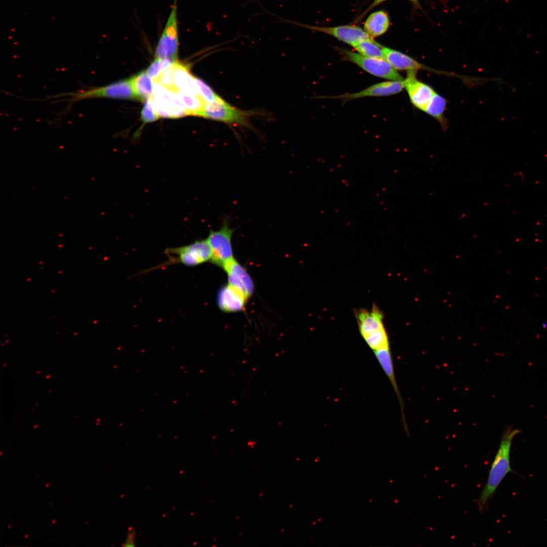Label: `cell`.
Masks as SVG:
<instances>
[{"mask_svg": "<svg viewBox=\"0 0 547 547\" xmlns=\"http://www.w3.org/2000/svg\"><path fill=\"white\" fill-rule=\"evenodd\" d=\"M175 92L183 104L188 115L202 116L206 103L200 95L183 91Z\"/></svg>", "mask_w": 547, "mask_h": 547, "instance_id": "obj_18", "label": "cell"}, {"mask_svg": "<svg viewBox=\"0 0 547 547\" xmlns=\"http://www.w3.org/2000/svg\"><path fill=\"white\" fill-rule=\"evenodd\" d=\"M195 80L199 88V94L206 103L224 100L203 80L196 76Z\"/></svg>", "mask_w": 547, "mask_h": 547, "instance_id": "obj_24", "label": "cell"}, {"mask_svg": "<svg viewBox=\"0 0 547 547\" xmlns=\"http://www.w3.org/2000/svg\"><path fill=\"white\" fill-rule=\"evenodd\" d=\"M404 88L403 81H389L371 85L354 93H346L332 98L350 100L367 97H380L397 94Z\"/></svg>", "mask_w": 547, "mask_h": 547, "instance_id": "obj_12", "label": "cell"}, {"mask_svg": "<svg viewBox=\"0 0 547 547\" xmlns=\"http://www.w3.org/2000/svg\"><path fill=\"white\" fill-rule=\"evenodd\" d=\"M151 100L159 117L176 119L188 115L176 93L166 88L158 81H153Z\"/></svg>", "mask_w": 547, "mask_h": 547, "instance_id": "obj_6", "label": "cell"}, {"mask_svg": "<svg viewBox=\"0 0 547 547\" xmlns=\"http://www.w3.org/2000/svg\"><path fill=\"white\" fill-rule=\"evenodd\" d=\"M71 101L96 98L132 99L138 100L134 90L133 77L116 82L104 86L93 88L69 94Z\"/></svg>", "mask_w": 547, "mask_h": 547, "instance_id": "obj_5", "label": "cell"}, {"mask_svg": "<svg viewBox=\"0 0 547 547\" xmlns=\"http://www.w3.org/2000/svg\"><path fill=\"white\" fill-rule=\"evenodd\" d=\"M165 253L169 259L162 266L176 263L194 266L210 261L212 257L211 247L207 239L181 247L167 248Z\"/></svg>", "mask_w": 547, "mask_h": 547, "instance_id": "obj_2", "label": "cell"}, {"mask_svg": "<svg viewBox=\"0 0 547 547\" xmlns=\"http://www.w3.org/2000/svg\"><path fill=\"white\" fill-rule=\"evenodd\" d=\"M234 230L235 229L230 227L228 219L226 218L219 229L210 230L206 239L212 251L210 261L222 269L235 259L231 244Z\"/></svg>", "mask_w": 547, "mask_h": 547, "instance_id": "obj_3", "label": "cell"}, {"mask_svg": "<svg viewBox=\"0 0 547 547\" xmlns=\"http://www.w3.org/2000/svg\"><path fill=\"white\" fill-rule=\"evenodd\" d=\"M356 316L360 332L363 338L384 328L383 324V314L375 304H373L370 310L366 309L357 310Z\"/></svg>", "mask_w": 547, "mask_h": 547, "instance_id": "obj_13", "label": "cell"}, {"mask_svg": "<svg viewBox=\"0 0 547 547\" xmlns=\"http://www.w3.org/2000/svg\"><path fill=\"white\" fill-rule=\"evenodd\" d=\"M9 341L10 340L9 338H6L1 341V344L2 345H4L7 344Z\"/></svg>", "mask_w": 547, "mask_h": 547, "instance_id": "obj_29", "label": "cell"}, {"mask_svg": "<svg viewBox=\"0 0 547 547\" xmlns=\"http://www.w3.org/2000/svg\"><path fill=\"white\" fill-rule=\"evenodd\" d=\"M520 432L519 429L509 427L504 430L502 435L498 449L491 465L487 482L479 497L475 500L479 511L481 513L487 509L490 499L492 498L506 475L509 473H515L510 464L511 449L513 439Z\"/></svg>", "mask_w": 547, "mask_h": 547, "instance_id": "obj_1", "label": "cell"}, {"mask_svg": "<svg viewBox=\"0 0 547 547\" xmlns=\"http://www.w3.org/2000/svg\"><path fill=\"white\" fill-rule=\"evenodd\" d=\"M446 106L445 99L436 93L424 111L439 121H442Z\"/></svg>", "mask_w": 547, "mask_h": 547, "instance_id": "obj_22", "label": "cell"}, {"mask_svg": "<svg viewBox=\"0 0 547 547\" xmlns=\"http://www.w3.org/2000/svg\"><path fill=\"white\" fill-rule=\"evenodd\" d=\"M178 61L166 69L156 81L172 92H175L174 84V74Z\"/></svg>", "mask_w": 547, "mask_h": 547, "instance_id": "obj_25", "label": "cell"}, {"mask_svg": "<svg viewBox=\"0 0 547 547\" xmlns=\"http://www.w3.org/2000/svg\"><path fill=\"white\" fill-rule=\"evenodd\" d=\"M389 25L387 14L379 11L371 14L364 24V30L371 38L378 37L384 33Z\"/></svg>", "mask_w": 547, "mask_h": 547, "instance_id": "obj_17", "label": "cell"}, {"mask_svg": "<svg viewBox=\"0 0 547 547\" xmlns=\"http://www.w3.org/2000/svg\"><path fill=\"white\" fill-rule=\"evenodd\" d=\"M408 1H410V2L413 3L414 5H416L417 6H419V4H418V2L417 0H408Z\"/></svg>", "mask_w": 547, "mask_h": 547, "instance_id": "obj_30", "label": "cell"}, {"mask_svg": "<svg viewBox=\"0 0 547 547\" xmlns=\"http://www.w3.org/2000/svg\"><path fill=\"white\" fill-rule=\"evenodd\" d=\"M382 51L384 59L396 70H417L423 67L411 57L398 51L384 47Z\"/></svg>", "mask_w": 547, "mask_h": 547, "instance_id": "obj_15", "label": "cell"}, {"mask_svg": "<svg viewBox=\"0 0 547 547\" xmlns=\"http://www.w3.org/2000/svg\"><path fill=\"white\" fill-rule=\"evenodd\" d=\"M177 61L169 59L155 58L145 71L153 81H156L166 69Z\"/></svg>", "mask_w": 547, "mask_h": 547, "instance_id": "obj_23", "label": "cell"}, {"mask_svg": "<svg viewBox=\"0 0 547 547\" xmlns=\"http://www.w3.org/2000/svg\"><path fill=\"white\" fill-rule=\"evenodd\" d=\"M174 84L175 92L183 91L200 95L195 76L191 74L189 68L186 65H184L179 61L174 74Z\"/></svg>", "mask_w": 547, "mask_h": 547, "instance_id": "obj_16", "label": "cell"}, {"mask_svg": "<svg viewBox=\"0 0 547 547\" xmlns=\"http://www.w3.org/2000/svg\"><path fill=\"white\" fill-rule=\"evenodd\" d=\"M363 338L373 352L390 349L388 337L385 328L373 332Z\"/></svg>", "mask_w": 547, "mask_h": 547, "instance_id": "obj_21", "label": "cell"}, {"mask_svg": "<svg viewBox=\"0 0 547 547\" xmlns=\"http://www.w3.org/2000/svg\"><path fill=\"white\" fill-rule=\"evenodd\" d=\"M227 274L228 284L238 290L247 299L253 293L254 284L246 269L235 259L223 269Z\"/></svg>", "mask_w": 547, "mask_h": 547, "instance_id": "obj_11", "label": "cell"}, {"mask_svg": "<svg viewBox=\"0 0 547 547\" xmlns=\"http://www.w3.org/2000/svg\"><path fill=\"white\" fill-rule=\"evenodd\" d=\"M145 104L142 109L141 118L145 123H151L158 120L159 116L153 106L151 99L145 101Z\"/></svg>", "mask_w": 547, "mask_h": 547, "instance_id": "obj_26", "label": "cell"}, {"mask_svg": "<svg viewBox=\"0 0 547 547\" xmlns=\"http://www.w3.org/2000/svg\"><path fill=\"white\" fill-rule=\"evenodd\" d=\"M346 60L375 76L389 81H403L404 78L384 58L368 57L347 50H342Z\"/></svg>", "mask_w": 547, "mask_h": 547, "instance_id": "obj_8", "label": "cell"}, {"mask_svg": "<svg viewBox=\"0 0 547 547\" xmlns=\"http://www.w3.org/2000/svg\"><path fill=\"white\" fill-rule=\"evenodd\" d=\"M247 300L244 295L228 284L220 289L217 296L218 306L225 312H237L242 310Z\"/></svg>", "mask_w": 547, "mask_h": 547, "instance_id": "obj_14", "label": "cell"}, {"mask_svg": "<svg viewBox=\"0 0 547 547\" xmlns=\"http://www.w3.org/2000/svg\"><path fill=\"white\" fill-rule=\"evenodd\" d=\"M309 29L325 33L353 46L365 40L373 39L361 28L355 25H341L335 27H322L303 25Z\"/></svg>", "mask_w": 547, "mask_h": 547, "instance_id": "obj_10", "label": "cell"}, {"mask_svg": "<svg viewBox=\"0 0 547 547\" xmlns=\"http://www.w3.org/2000/svg\"><path fill=\"white\" fill-rule=\"evenodd\" d=\"M416 71H408L407 75L403 81L404 86L413 105L424 111L436 92L429 86L417 79Z\"/></svg>", "mask_w": 547, "mask_h": 547, "instance_id": "obj_9", "label": "cell"}, {"mask_svg": "<svg viewBox=\"0 0 547 547\" xmlns=\"http://www.w3.org/2000/svg\"><path fill=\"white\" fill-rule=\"evenodd\" d=\"M385 1H386V0H374L373 1V2L371 4V5L367 9V10L365 11V12H364L363 15L366 14L368 11H369L372 8H373L375 6L378 5L380 3L384 2Z\"/></svg>", "mask_w": 547, "mask_h": 547, "instance_id": "obj_28", "label": "cell"}, {"mask_svg": "<svg viewBox=\"0 0 547 547\" xmlns=\"http://www.w3.org/2000/svg\"><path fill=\"white\" fill-rule=\"evenodd\" d=\"M135 534L133 532L130 531V534H128L127 538L125 545L127 546H134V537Z\"/></svg>", "mask_w": 547, "mask_h": 547, "instance_id": "obj_27", "label": "cell"}, {"mask_svg": "<svg viewBox=\"0 0 547 547\" xmlns=\"http://www.w3.org/2000/svg\"><path fill=\"white\" fill-rule=\"evenodd\" d=\"M360 54L372 58H384L383 47L373 39L360 41L352 46Z\"/></svg>", "mask_w": 547, "mask_h": 547, "instance_id": "obj_20", "label": "cell"}, {"mask_svg": "<svg viewBox=\"0 0 547 547\" xmlns=\"http://www.w3.org/2000/svg\"><path fill=\"white\" fill-rule=\"evenodd\" d=\"M177 0L173 4L155 50V58L178 60L179 31Z\"/></svg>", "mask_w": 547, "mask_h": 547, "instance_id": "obj_4", "label": "cell"}, {"mask_svg": "<svg viewBox=\"0 0 547 547\" xmlns=\"http://www.w3.org/2000/svg\"><path fill=\"white\" fill-rule=\"evenodd\" d=\"M132 77L134 90L139 101H143L151 99L152 96L153 81L152 82L146 71H141Z\"/></svg>", "mask_w": 547, "mask_h": 547, "instance_id": "obj_19", "label": "cell"}, {"mask_svg": "<svg viewBox=\"0 0 547 547\" xmlns=\"http://www.w3.org/2000/svg\"><path fill=\"white\" fill-rule=\"evenodd\" d=\"M254 114L251 111L237 108L223 100L206 103L202 117L227 124L248 126Z\"/></svg>", "mask_w": 547, "mask_h": 547, "instance_id": "obj_7", "label": "cell"}]
</instances>
